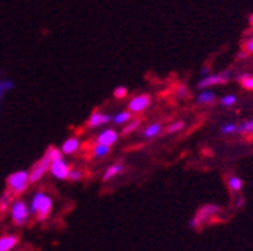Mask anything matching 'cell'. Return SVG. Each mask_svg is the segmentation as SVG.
Masks as SVG:
<instances>
[{
  "label": "cell",
  "instance_id": "cell-1",
  "mask_svg": "<svg viewBox=\"0 0 253 251\" xmlns=\"http://www.w3.org/2000/svg\"><path fill=\"white\" fill-rule=\"evenodd\" d=\"M29 211H30V216L37 218L38 221H45L53 211L51 196H48L44 191H38L29 203Z\"/></svg>",
  "mask_w": 253,
  "mask_h": 251
},
{
  "label": "cell",
  "instance_id": "cell-2",
  "mask_svg": "<svg viewBox=\"0 0 253 251\" xmlns=\"http://www.w3.org/2000/svg\"><path fill=\"white\" fill-rule=\"evenodd\" d=\"M29 185H30V179H29V172L26 170H17L11 173L6 179V188L12 196H21L23 193L27 191Z\"/></svg>",
  "mask_w": 253,
  "mask_h": 251
},
{
  "label": "cell",
  "instance_id": "cell-3",
  "mask_svg": "<svg viewBox=\"0 0 253 251\" xmlns=\"http://www.w3.org/2000/svg\"><path fill=\"white\" fill-rule=\"evenodd\" d=\"M9 216L12 219V223L17 226V227H23L27 224L29 218H30V211H29V205L21 200V199H17L12 202V205L9 206Z\"/></svg>",
  "mask_w": 253,
  "mask_h": 251
},
{
  "label": "cell",
  "instance_id": "cell-4",
  "mask_svg": "<svg viewBox=\"0 0 253 251\" xmlns=\"http://www.w3.org/2000/svg\"><path fill=\"white\" fill-rule=\"evenodd\" d=\"M50 158L47 155H44L42 158H40L34 166H32L30 172H29V179H30V183H37L40 182L50 170Z\"/></svg>",
  "mask_w": 253,
  "mask_h": 251
},
{
  "label": "cell",
  "instance_id": "cell-5",
  "mask_svg": "<svg viewBox=\"0 0 253 251\" xmlns=\"http://www.w3.org/2000/svg\"><path fill=\"white\" fill-rule=\"evenodd\" d=\"M71 166L63 160H56V161H51L50 163V173L53 178L59 179V180H67L68 176H70V172H71Z\"/></svg>",
  "mask_w": 253,
  "mask_h": 251
},
{
  "label": "cell",
  "instance_id": "cell-6",
  "mask_svg": "<svg viewBox=\"0 0 253 251\" xmlns=\"http://www.w3.org/2000/svg\"><path fill=\"white\" fill-rule=\"evenodd\" d=\"M151 104V97L148 93H142V95L134 97L130 103H128V108L131 113H140L143 110H146Z\"/></svg>",
  "mask_w": 253,
  "mask_h": 251
},
{
  "label": "cell",
  "instance_id": "cell-7",
  "mask_svg": "<svg viewBox=\"0 0 253 251\" xmlns=\"http://www.w3.org/2000/svg\"><path fill=\"white\" fill-rule=\"evenodd\" d=\"M229 80V72L228 71H223V72H218V74H214V75H207L201 83H199V87H210V86H214V84H225L228 83Z\"/></svg>",
  "mask_w": 253,
  "mask_h": 251
},
{
  "label": "cell",
  "instance_id": "cell-8",
  "mask_svg": "<svg viewBox=\"0 0 253 251\" xmlns=\"http://www.w3.org/2000/svg\"><path fill=\"white\" fill-rule=\"evenodd\" d=\"M215 212H218V208H217V206H214V205H207V206H204V208L198 212L196 218L192 221V227H199L202 221L208 219L210 215H212V214H215Z\"/></svg>",
  "mask_w": 253,
  "mask_h": 251
},
{
  "label": "cell",
  "instance_id": "cell-9",
  "mask_svg": "<svg viewBox=\"0 0 253 251\" xmlns=\"http://www.w3.org/2000/svg\"><path fill=\"white\" fill-rule=\"evenodd\" d=\"M113 117L110 114H104L101 111H93L89 119H87V127L90 128H97L100 125H104V123H109Z\"/></svg>",
  "mask_w": 253,
  "mask_h": 251
},
{
  "label": "cell",
  "instance_id": "cell-10",
  "mask_svg": "<svg viewBox=\"0 0 253 251\" xmlns=\"http://www.w3.org/2000/svg\"><path fill=\"white\" fill-rule=\"evenodd\" d=\"M79 149H80V140H79L77 137H70V139H67L65 142L62 143V147H60V150H62L63 155H73V153H76Z\"/></svg>",
  "mask_w": 253,
  "mask_h": 251
},
{
  "label": "cell",
  "instance_id": "cell-11",
  "mask_svg": "<svg viewBox=\"0 0 253 251\" xmlns=\"http://www.w3.org/2000/svg\"><path fill=\"white\" fill-rule=\"evenodd\" d=\"M18 244V236L2 235L0 236V251H12Z\"/></svg>",
  "mask_w": 253,
  "mask_h": 251
},
{
  "label": "cell",
  "instance_id": "cell-12",
  "mask_svg": "<svg viewBox=\"0 0 253 251\" xmlns=\"http://www.w3.org/2000/svg\"><path fill=\"white\" fill-rule=\"evenodd\" d=\"M118 142V133L115 130H104L103 133H100V136L97 137V143L100 144H107L112 146Z\"/></svg>",
  "mask_w": 253,
  "mask_h": 251
},
{
  "label": "cell",
  "instance_id": "cell-13",
  "mask_svg": "<svg viewBox=\"0 0 253 251\" xmlns=\"http://www.w3.org/2000/svg\"><path fill=\"white\" fill-rule=\"evenodd\" d=\"M122 172H124L122 164H113V166H110V167L106 170V173H104V176H103V180H110V179L116 178L118 175H121Z\"/></svg>",
  "mask_w": 253,
  "mask_h": 251
},
{
  "label": "cell",
  "instance_id": "cell-14",
  "mask_svg": "<svg viewBox=\"0 0 253 251\" xmlns=\"http://www.w3.org/2000/svg\"><path fill=\"white\" fill-rule=\"evenodd\" d=\"M109 152H110V146L100 144V143H97V144L93 146V149H92V155L95 156V158H103V156H106Z\"/></svg>",
  "mask_w": 253,
  "mask_h": 251
},
{
  "label": "cell",
  "instance_id": "cell-15",
  "mask_svg": "<svg viewBox=\"0 0 253 251\" xmlns=\"http://www.w3.org/2000/svg\"><path fill=\"white\" fill-rule=\"evenodd\" d=\"M214 101H215V93L214 92L204 90L198 95V103H201V104H211Z\"/></svg>",
  "mask_w": 253,
  "mask_h": 251
},
{
  "label": "cell",
  "instance_id": "cell-16",
  "mask_svg": "<svg viewBox=\"0 0 253 251\" xmlns=\"http://www.w3.org/2000/svg\"><path fill=\"white\" fill-rule=\"evenodd\" d=\"M14 202V196L6 190V193H3L0 196V211H6Z\"/></svg>",
  "mask_w": 253,
  "mask_h": 251
},
{
  "label": "cell",
  "instance_id": "cell-17",
  "mask_svg": "<svg viewBox=\"0 0 253 251\" xmlns=\"http://www.w3.org/2000/svg\"><path fill=\"white\" fill-rule=\"evenodd\" d=\"M45 155L50 158V161H56V160H60V158H63V153H62V150L59 149V147H56V146H50L47 150H45Z\"/></svg>",
  "mask_w": 253,
  "mask_h": 251
},
{
  "label": "cell",
  "instance_id": "cell-18",
  "mask_svg": "<svg viewBox=\"0 0 253 251\" xmlns=\"http://www.w3.org/2000/svg\"><path fill=\"white\" fill-rule=\"evenodd\" d=\"M160 131H162V125L160 123H152V125H149V127L143 131V136L146 139H152V137H155Z\"/></svg>",
  "mask_w": 253,
  "mask_h": 251
},
{
  "label": "cell",
  "instance_id": "cell-19",
  "mask_svg": "<svg viewBox=\"0 0 253 251\" xmlns=\"http://www.w3.org/2000/svg\"><path fill=\"white\" fill-rule=\"evenodd\" d=\"M14 87V83L12 80H0V104H2V100H3V95L11 90Z\"/></svg>",
  "mask_w": 253,
  "mask_h": 251
},
{
  "label": "cell",
  "instance_id": "cell-20",
  "mask_svg": "<svg viewBox=\"0 0 253 251\" xmlns=\"http://www.w3.org/2000/svg\"><path fill=\"white\" fill-rule=\"evenodd\" d=\"M128 120H131V111H121L113 117V122L116 125H122V123L128 122Z\"/></svg>",
  "mask_w": 253,
  "mask_h": 251
},
{
  "label": "cell",
  "instance_id": "cell-21",
  "mask_svg": "<svg viewBox=\"0 0 253 251\" xmlns=\"http://www.w3.org/2000/svg\"><path fill=\"white\" fill-rule=\"evenodd\" d=\"M228 185H229V188L232 191H240L241 188H243V180L240 179V178H237V176H231L229 178V180H228Z\"/></svg>",
  "mask_w": 253,
  "mask_h": 251
},
{
  "label": "cell",
  "instance_id": "cell-22",
  "mask_svg": "<svg viewBox=\"0 0 253 251\" xmlns=\"http://www.w3.org/2000/svg\"><path fill=\"white\" fill-rule=\"evenodd\" d=\"M237 80L241 81V84H243L244 89L253 90V77H252V75H247V74H246V75H238Z\"/></svg>",
  "mask_w": 253,
  "mask_h": 251
},
{
  "label": "cell",
  "instance_id": "cell-23",
  "mask_svg": "<svg viewBox=\"0 0 253 251\" xmlns=\"http://www.w3.org/2000/svg\"><path fill=\"white\" fill-rule=\"evenodd\" d=\"M83 176H84L83 170H80V169H71L68 179H70V180H73V182H77V180H82V179H83Z\"/></svg>",
  "mask_w": 253,
  "mask_h": 251
},
{
  "label": "cell",
  "instance_id": "cell-24",
  "mask_svg": "<svg viewBox=\"0 0 253 251\" xmlns=\"http://www.w3.org/2000/svg\"><path fill=\"white\" fill-rule=\"evenodd\" d=\"M139 125H140V120H139V119L131 120V122L124 128V134H128V133H131V131H136V130L139 128Z\"/></svg>",
  "mask_w": 253,
  "mask_h": 251
},
{
  "label": "cell",
  "instance_id": "cell-25",
  "mask_svg": "<svg viewBox=\"0 0 253 251\" xmlns=\"http://www.w3.org/2000/svg\"><path fill=\"white\" fill-rule=\"evenodd\" d=\"M184 128V122L182 120H178V122H173L168 127V133H178Z\"/></svg>",
  "mask_w": 253,
  "mask_h": 251
},
{
  "label": "cell",
  "instance_id": "cell-26",
  "mask_svg": "<svg viewBox=\"0 0 253 251\" xmlns=\"http://www.w3.org/2000/svg\"><path fill=\"white\" fill-rule=\"evenodd\" d=\"M126 93H128V90H126V87H124V86H118V87L115 89V92H113V95H115L116 98L122 100V98H125V97H126Z\"/></svg>",
  "mask_w": 253,
  "mask_h": 251
},
{
  "label": "cell",
  "instance_id": "cell-27",
  "mask_svg": "<svg viewBox=\"0 0 253 251\" xmlns=\"http://www.w3.org/2000/svg\"><path fill=\"white\" fill-rule=\"evenodd\" d=\"M235 131H238V127L235 123H228V125H223V127H221V133L223 134H232Z\"/></svg>",
  "mask_w": 253,
  "mask_h": 251
},
{
  "label": "cell",
  "instance_id": "cell-28",
  "mask_svg": "<svg viewBox=\"0 0 253 251\" xmlns=\"http://www.w3.org/2000/svg\"><path fill=\"white\" fill-rule=\"evenodd\" d=\"M238 131L240 133H250V131H253V120L244 122L241 127H238Z\"/></svg>",
  "mask_w": 253,
  "mask_h": 251
},
{
  "label": "cell",
  "instance_id": "cell-29",
  "mask_svg": "<svg viewBox=\"0 0 253 251\" xmlns=\"http://www.w3.org/2000/svg\"><path fill=\"white\" fill-rule=\"evenodd\" d=\"M235 103H237V97H235V95H226V97L221 98V104L226 106V107L234 106Z\"/></svg>",
  "mask_w": 253,
  "mask_h": 251
},
{
  "label": "cell",
  "instance_id": "cell-30",
  "mask_svg": "<svg viewBox=\"0 0 253 251\" xmlns=\"http://www.w3.org/2000/svg\"><path fill=\"white\" fill-rule=\"evenodd\" d=\"M246 51H247V53H253V38H252L250 41H247V44H246Z\"/></svg>",
  "mask_w": 253,
  "mask_h": 251
},
{
  "label": "cell",
  "instance_id": "cell-31",
  "mask_svg": "<svg viewBox=\"0 0 253 251\" xmlns=\"http://www.w3.org/2000/svg\"><path fill=\"white\" fill-rule=\"evenodd\" d=\"M241 205H243V199H238V202H237V206L240 208Z\"/></svg>",
  "mask_w": 253,
  "mask_h": 251
},
{
  "label": "cell",
  "instance_id": "cell-32",
  "mask_svg": "<svg viewBox=\"0 0 253 251\" xmlns=\"http://www.w3.org/2000/svg\"><path fill=\"white\" fill-rule=\"evenodd\" d=\"M250 23H252V24H253V14H252V15H250Z\"/></svg>",
  "mask_w": 253,
  "mask_h": 251
}]
</instances>
